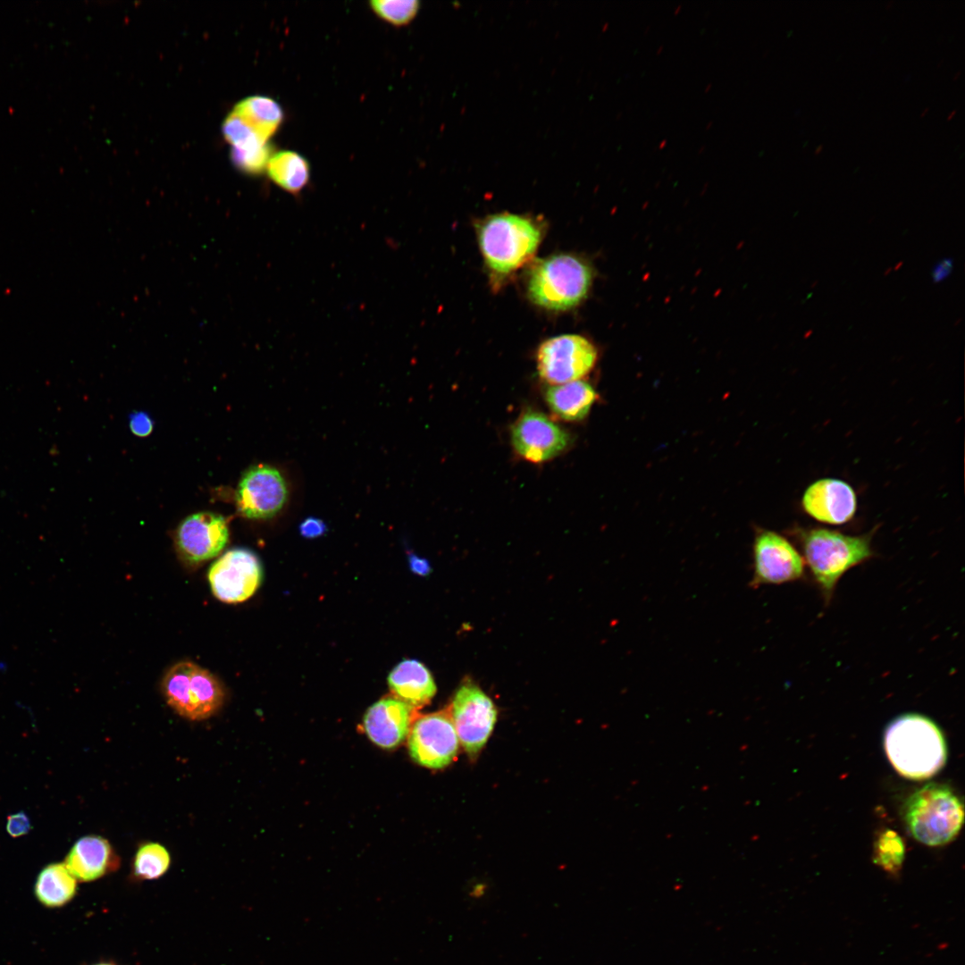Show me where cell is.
I'll return each mask as SVG.
<instances>
[{
  "label": "cell",
  "mask_w": 965,
  "mask_h": 965,
  "mask_svg": "<svg viewBox=\"0 0 965 965\" xmlns=\"http://www.w3.org/2000/svg\"><path fill=\"white\" fill-rule=\"evenodd\" d=\"M409 564L412 571L420 575H426L430 572V565L424 558H419L416 555L409 556Z\"/></svg>",
  "instance_id": "cell-32"
},
{
  "label": "cell",
  "mask_w": 965,
  "mask_h": 965,
  "mask_svg": "<svg viewBox=\"0 0 965 965\" xmlns=\"http://www.w3.org/2000/svg\"><path fill=\"white\" fill-rule=\"evenodd\" d=\"M222 133L225 139L231 145V149L247 150L268 144L232 112L224 120Z\"/></svg>",
  "instance_id": "cell-25"
},
{
  "label": "cell",
  "mask_w": 965,
  "mask_h": 965,
  "mask_svg": "<svg viewBox=\"0 0 965 965\" xmlns=\"http://www.w3.org/2000/svg\"><path fill=\"white\" fill-rule=\"evenodd\" d=\"M893 4H894V1H890V2H888V4H886V7H885V8H886V9H889V8H891V6H892Z\"/></svg>",
  "instance_id": "cell-37"
},
{
  "label": "cell",
  "mask_w": 965,
  "mask_h": 965,
  "mask_svg": "<svg viewBox=\"0 0 965 965\" xmlns=\"http://www.w3.org/2000/svg\"><path fill=\"white\" fill-rule=\"evenodd\" d=\"M370 4L381 19L396 26L410 22L420 7L416 0H373Z\"/></svg>",
  "instance_id": "cell-26"
},
{
  "label": "cell",
  "mask_w": 965,
  "mask_h": 965,
  "mask_svg": "<svg viewBox=\"0 0 965 965\" xmlns=\"http://www.w3.org/2000/svg\"><path fill=\"white\" fill-rule=\"evenodd\" d=\"M63 863L76 880L89 882L115 870L120 861L108 840L86 835L76 841Z\"/></svg>",
  "instance_id": "cell-17"
},
{
  "label": "cell",
  "mask_w": 965,
  "mask_h": 965,
  "mask_svg": "<svg viewBox=\"0 0 965 965\" xmlns=\"http://www.w3.org/2000/svg\"><path fill=\"white\" fill-rule=\"evenodd\" d=\"M955 113H956V110L954 109L948 114L947 121H951L953 118Z\"/></svg>",
  "instance_id": "cell-35"
},
{
  "label": "cell",
  "mask_w": 965,
  "mask_h": 965,
  "mask_svg": "<svg viewBox=\"0 0 965 965\" xmlns=\"http://www.w3.org/2000/svg\"><path fill=\"white\" fill-rule=\"evenodd\" d=\"M510 442L518 457L541 464L567 450L572 435L545 414L526 409L510 427Z\"/></svg>",
  "instance_id": "cell-8"
},
{
  "label": "cell",
  "mask_w": 965,
  "mask_h": 965,
  "mask_svg": "<svg viewBox=\"0 0 965 965\" xmlns=\"http://www.w3.org/2000/svg\"><path fill=\"white\" fill-rule=\"evenodd\" d=\"M289 499V486L275 466L259 464L242 474L236 490L239 513L251 520H266L278 515Z\"/></svg>",
  "instance_id": "cell-9"
},
{
  "label": "cell",
  "mask_w": 965,
  "mask_h": 965,
  "mask_svg": "<svg viewBox=\"0 0 965 965\" xmlns=\"http://www.w3.org/2000/svg\"><path fill=\"white\" fill-rule=\"evenodd\" d=\"M592 279V269L583 259L571 254H557L532 266L527 277V293L540 307L566 311L586 298Z\"/></svg>",
  "instance_id": "cell-4"
},
{
  "label": "cell",
  "mask_w": 965,
  "mask_h": 965,
  "mask_svg": "<svg viewBox=\"0 0 965 965\" xmlns=\"http://www.w3.org/2000/svg\"><path fill=\"white\" fill-rule=\"evenodd\" d=\"M413 721V709L395 697H385L365 712L363 726L365 734L382 749H393L408 735Z\"/></svg>",
  "instance_id": "cell-16"
},
{
  "label": "cell",
  "mask_w": 965,
  "mask_h": 965,
  "mask_svg": "<svg viewBox=\"0 0 965 965\" xmlns=\"http://www.w3.org/2000/svg\"><path fill=\"white\" fill-rule=\"evenodd\" d=\"M904 819L910 833L919 842L930 846L943 845L961 830L963 804L950 787L928 784L909 798Z\"/></svg>",
  "instance_id": "cell-5"
},
{
  "label": "cell",
  "mask_w": 965,
  "mask_h": 965,
  "mask_svg": "<svg viewBox=\"0 0 965 965\" xmlns=\"http://www.w3.org/2000/svg\"><path fill=\"white\" fill-rule=\"evenodd\" d=\"M904 844L902 838L892 830L883 832L875 845L874 861L885 871L896 873L904 859Z\"/></svg>",
  "instance_id": "cell-24"
},
{
  "label": "cell",
  "mask_w": 965,
  "mask_h": 965,
  "mask_svg": "<svg viewBox=\"0 0 965 965\" xmlns=\"http://www.w3.org/2000/svg\"><path fill=\"white\" fill-rule=\"evenodd\" d=\"M30 828L29 818L23 811L12 814L7 818L6 830L13 837H19L28 834Z\"/></svg>",
  "instance_id": "cell-29"
},
{
  "label": "cell",
  "mask_w": 965,
  "mask_h": 965,
  "mask_svg": "<svg viewBox=\"0 0 965 965\" xmlns=\"http://www.w3.org/2000/svg\"><path fill=\"white\" fill-rule=\"evenodd\" d=\"M266 170L269 177L290 193H298L309 180L307 161L293 151L285 150L273 155Z\"/></svg>",
  "instance_id": "cell-22"
},
{
  "label": "cell",
  "mask_w": 965,
  "mask_h": 965,
  "mask_svg": "<svg viewBox=\"0 0 965 965\" xmlns=\"http://www.w3.org/2000/svg\"><path fill=\"white\" fill-rule=\"evenodd\" d=\"M130 432L138 437L148 436L154 429V420L145 411H133L129 415Z\"/></svg>",
  "instance_id": "cell-28"
},
{
  "label": "cell",
  "mask_w": 965,
  "mask_h": 965,
  "mask_svg": "<svg viewBox=\"0 0 965 965\" xmlns=\"http://www.w3.org/2000/svg\"><path fill=\"white\" fill-rule=\"evenodd\" d=\"M263 579V568L257 556L245 548L224 552L210 566L208 582L216 599L226 603H239L249 599Z\"/></svg>",
  "instance_id": "cell-12"
},
{
  "label": "cell",
  "mask_w": 965,
  "mask_h": 965,
  "mask_svg": "<svg viewBox=\"0 0 965 965\" xmlns=\"http://www.w3.org/2000/svg\"><path fill=\"white\" fill-rule=\"evenodd\" d=\"M479 247L491 278L500 281L533 257L542 228L527 215L501 213L489 215L476 225Z\"/></svg>",
  "instance_id": "cell-1"
},
{
  "label": "cell",
  "mask_w": 965,
  "mask_h": 965,
  "mask_svg": "<svg viewBox=\"0 0 965 965\" xmlns=\"http://www.w3.org/2000/svg\"><path fill=\"white\" fill-rule=\"evenodd\" d=\"M823 148H824V146L822 144L818 146V147L815 150V155H818L819 153H821Z\"/></svg>",
  "instance_id": "cell-34"
},
{
  "label": "cell",
  "mask_w": 965,
  "mask_h": 965,
  "mask_svg": "<svg viewBox=\"0 0 965 965\" xmlns=\"http://www.w3.org/2000/svg\"><path fill=\"white\" fill-rule=\"evenodd\" d=\"M271 156L272 150L268 144L250 150L231 149V152L233 164L239 170L251 174L260 173L266 169Z\"/></svg>",
  "instance_id": "cell-27"
},
{
  "label": "cell",
  "mask_w": 965,
  "mask_h": 965,
  "mask_svg": "<svg viewBox=\"0 0 965 965\" xmlns=\"http://www.w3.org/2000/svg\"><path fill=\"white\" fill-rule=\"evenodd\" d=\"M449 709L459 743L471 757L477 755L497 720L491 699L477 685L465 684L457 691Z\"/></svg>",
  "instance_id": "cell-11"
},
{
  "label": "cell",
  "mask_w": 965,
  "mask_h": 965,
  "mask_svg": "<svg viewBox=\"0 0 965 965\" xmlns=\"http://www.w3.org/2000/svg\"><path fill=\"white\" fill-rule=\"evenodd\" d=\"M752 577L750 585L781 584L800 579L804 559L794 546L779 533L763 530L753 542Z\"/></svg>",
  "instance_id": "cell-13"
},
{
  "label": "cell",
  "mask_w": 965,
  "mask_h": 965,
  "mask_svg": "<svg viewBox=\"0 0 965 965\" xmlns=\"http://www.w3.org/2000/svg\"><path fill=\"white\" fill-rule=\"evenodd\" d=\"M326 531V524L322 519L314 516L306 517L299 524L300 534L308 539L322 536Z\"/></svg>",
  "instance_id": "cell-30"
},
{
  "label": "cell",
  "mask_w": 965,
  "mask_h": 965,
  "mask_svg": "<svg viewBox=\"0 0 965 965\" xmlns=\"http://www.w3.org/2000/svg\"><path fill=\"white\" fill-rule=\"evenodd\" d=\"M953 260L951 257L941 259L932 269L931 276L934 283H939L952 273Z\"/></svg>",
  "instance_id": "cell-31"
},
{
  "label": "cell",
  "mask_w": 965,
  "mask_h": 965,
  "mask_svg": "<svg viewBox=\"0 0 965 965\" xmlns=\"http://www.w3.org/2000/svg\"><path fill=\"white\" fill-rule=\"evenodd\" d=\"M227 520L220 514L201 511L185 517L174 533L180 558L188 565H198L217 557L228 543Z\"/></svg>",
  "instance_id": "cell-14"
},
{
  "label": "cell",
  "mask_w": 965,
  "mask_h": 965,
  "mask_svg": "<svg viewBox=\"0 0 965 965\" xmlns=\"http://www.w3.org/2000/svg\"><path fill=\"white\" fill-rule=\"evenodd\" d=\"M388 684L394 697L412 709L428 704L436 693L431 672L415 659L398 664L388 676Z\"/></svg>",
  "instance_id": "cell-18"
},
{
  "label": "cell",
  "mask_w": 965,
  "mask_h": 965,
  "mask_svg": "<svg viewBox=\"0 0 965 965\" xmlns=\"http://www.w3.org/2000/svg\"><path fill=\"white\" fill-rule=\"evenodd\" d=\"M800 541L813 578L826 601L831 600L842 575L872 555L871 534L847 535L826 528H812L800 533Z\"/></svg>",
  "instance_id": "cell-3"
},
{
  "label": "cell",
  "mask_w": 965,
  "mask_h": 965,
  "mask_svg": "<svg viewBox=\"0 0 965 965\" xmlns=\"http://www.w3.org/2000/svg\"><path fill=\"white\" fill-rule=\"evenodd\" d=\"M960 75H961V71H958V72H957V73H956V74L954 75V77H953V80H957V79H958V78L960 77Z\"/></svg>",
  "instance_id": "cell-38"
},
{
  "label": "cell",
  "mask_w": 965,
  "mask_h": 965,
  "mask_svg": "<svg viewBox=\"0 0 965 965\" xmlns=\"http://www.w3.org/2000/svg\"><path fill=\"white\" fill-rule=\"evenodd\" d=\"M96 965H113V964H110V963H98V964H96Z\"/></svg>",
  "instance_id": "cell-39"
},
{
  "label": "cell",
  "mask_w": 965,
  "mask_h": 965,
  "mask_svg": "<svg viewBox=\"0 0 965 965\" xmlns=\"http://www.w3.org/2000/svg\"><path fill=\"white\" fill-rule=\"evenodd\" d=\"M598 352L586 338L575 334L555 336L538 348V374L550 385L582 380L594 367Z\"/></svg>",
  "instance_id": "cell-7"
},
{
  "label": "cell",
  "mask_w": 965,
  "mask_h": 965,
  "mask_svg": "<svg viewBox=\"0 0 965 965\" xmlns=\"http://www.w3.org/2000/svg\"><path fill=\"white\" fill-rule=\"evenodd\" d=\"M928 111H929V108H928V107H926V108H925V110H924V111H923V112H922V113H920V117H924V116H925V114H926V113H927Z\"/></svg>",
  "instance_id": "cell-36"
},
{
  "label": "cell",
  "mask_w": 965,
  "mask_h": 965,
  "mask_svg": "<svg viewBox=\"0 0 965 965\" xmlns=\"http://www.w3.org/2000/svg\"><path fill=\"white\" fill-rule=\"evenodd\" d=\"M551 414L566 422H579L590 413L598 399L594 388L583 380L550 385L543 393Z\"/></svg>",
  "instance_id": "cell-19"
},
{
  "label": "cell",
  "mask_w": 965,
  "mask_h": 965,
  "mask_svg": "<svg viewBox=\"0 0 965 965\" xmlns=\"http://www.w3.org/2000/svg\"><path fill=\"white\" fill-rule=\"evenodd\" d=\"M801 505L814 519L843 524L850 521L857 509L855 491L847 482L834 478L820 479L804 491Z\"/></svg>",
  "instance_id": "cell-15"
},
{
  "label": "cell",
  "mask_w": 965,
  "mask_h": 965,
  "mask_svg": "<svg viewBox=\"0 0 965 965\" xmlns=\"http://www.w3.org/2000/svg\"><path fill=\"white\" fill-rule=\"evenodd\" d=\"M884 743L888 759L907 778L932 776L946 759L940 729L921 715L907 714L895 718L885 730Z\"/></svg>",
  "instance_id": "cell-2"
},
{
  "label": "cell",
  "mask_w": 965,
  "mask_h": 965,
  "mask_svg": "<svg viewBox=\"0 0 965 965\" xmlns=\"http://www.w3.org/2000/svg\"><path fill=\"white\" fill-rule=\"evenodd\" d=\"M407 737L411 758L429 768L448 766L458 751L459 740L449 708L413 719Z\"/></svg>",
  "instance_id": "cell-10"
},
{
  "label": "cell",
  "mask_w": 965,
  "mask_h": 965,
  "mask_svg": "<svg viewBox=\"0 0 965 965\" xmlns=\"http://www.w3.org/2000/svg\"><path fill=\"white\" fill-rule=\"evenodd\" d=\"M77 891L76 878L64 863H51L38 874L35 885L38 900L46 907H61L70 902Z\"/></svg>",
  "instance_id": "cell-21"
},
{
  "label": "cell",
  "mask_w": 965,
  "mask_h": 965,
  "mask_svg": "<svg viewBox=\"0 0 965 965\" xmlns=\"http://www.w3.org/2000/svg\"><path fill=\"white\" fill-rule=\"evenodd\" d=\"M161 686L168 705L190 720L212 717L224 701V691L218 679L191 661H180L172 666L164 676Z\"/></svg>",
  "instance_id": "cell-6"
},
{
  "label": "cell",
  "mask_w": 965,
  "mask_h": 965,
  "mask_svg": "<svg viewBox=\"0 0 965 965\" xmlns=\"http://www.w3.org/2000/svg\"><path fill=\"white\" fill-rule=\"evenodd\" d=\"M170 864L171 856L164 846L158 843H147L136 852L133 873L138 879H157L168 870Z\"/></svg>",
  "instance_id": "cell-23"
},
{
  "label": "cell",
  "mask_w": 965,
  "mask_h": 965,
  "mask_svg": "<svg viewBox=\"0 0 965 965\" xmlns=\"http://www.w3.org/2000/svg\"><path fill=\"white\" fill-rule=\"evenodd\" d=\"M9 669V664L6 660L0 659V675L6 674Z\"/></svg>",
  "instance_id": "cell-33"
},
{
  "label": "cell",
  "mask_w": 965,
  "mask_h": 965,
  "mask_svg": "<svg viewBox=\"0 0 965 965\" xmlns=\"http://www.w3.org/2000/svg\"><path fill=\"white\" fill-rule=\"evenodd\" d=\"M232 113L266 141L273 136L283 121V111L280 105L264 96L244 98L235 105Z\"/></svg>",
  "instance_id": "cell-20"
}]
</instances>
